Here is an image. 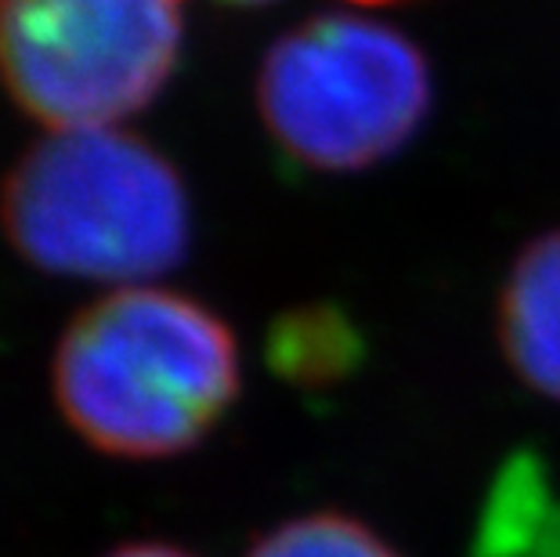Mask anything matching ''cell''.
Segmentation results:
<instances>
[{
  "label": "cell",
  "instance_id": "1",
  "mask_svg": "<svg viewBox=\"0 0 560 557\" xmlns=\"http://www.w3.org/2000/svg\"><path fill=\"white\" fill-rule=\"evenodd\" d=\"M240 395V348L210 307L124 287L69 323L55 351V402L83 442L124 460L199 445Z\"/></svg>",
  "mask_w": 560,
  "mask_h": 557
},
{
  "label": "cell",
  "instance_id": "2",
  "mask_svg": "<svg viewBox=\"0 0 560 557\" xmlns=\"http://www.w3.org/2000/svg\"><path fill=\"white\" fill-rule=\"evenodd\" d=\"M15 251L55 276L141 287L188 246L174 167L120 127L47 130L0 196Z\"/></svg>",
  "mask_w": 560,
  "mask_h": 557
},
{
  "label": "cell",
  "instance_id": "3",
  "mask_svg": "<svg viewBox=\"0 0 560 557\" xmlns=\"http://www.w3.org/2000/svg\"><path fill=\"white\" fill-rule=\"evenodd\" d=\"M257 105L293 160L315 171H359L416 135L431 105V69L420 47L390 26L326 15L271 47Z\"/></svg>",
  "mask_w": 560,
  "mask_h": 557
},
{
  "label": "cell",
  "instance_id": "4",
  "mask_svg": "<svg viewBox=\"0 0 560 557\" xmlns=\"http://www.w3.org/2000/svg\"><path fill=\"white\" fill-rule=\"evenodd\" d=\"M182 51V0H0V80L47 130L116 127Z\"/></svg>",
  "mask_w": 560,
  "mask_h": 557
},
{
  "label": "cell",
  "instance_id": "5",
  "mask_svg": "<svg viewBox=\"0 0 560 557\" xmlns=\"http://www.w3.org/2000/svg\"><path fill=\"white\" fill-rule=\"evenodd\" d=\"M499 337L521 381L560 402V232L517 257L499 304Z\"/></svg>",
  "mask_w": 560,
  "mask_h": 557
},
{
  "label": "cell",
  "instance_id": "6",
  "mask_svg": "<svg viewBox=\"0 0 560 557\" xmlns=\"http://www.w3.org/2000/svg\"><path fill=\"white\" fill-rule=\"evenodd\" d=\"M467 557H560V489L535 453H514L485 489Z\"/></svg>",
  "mask_w": 560,
  "mask_h": 557
},
{
  "label": "cell",
  "instance_id": "7",
  "mask_svg": "<svg viewBox=\"0 0 560 557\" xmlns=\"http://www.w3.org/2000/svg\"><path fill=\"white\" fill-rule=\"evenodd\" d=\"M246 557H401L365 521L337 511H315L282 521L254 543Z\"/></svg>",
  "mask_w": 560,
  "mask_h": 557
},
{
  "label": "cell",
  "instance_id": "8",
  "mask_svg": "<svg viewBox=\"0 0 560 557\" xmlns=\"http://www.w3.org/2000/svg\"><path fill=\"white\" fill-rule=\"evenodd\" d=\"M276 359L282 373L301 376V381H322V376L343 373V365L354 359V351L348 348V329L312 326V318H307V323L279 334Z\"/></svg>",
  "mask_w": 560,
  "mask_h": 557
},
{
  "label": "cell",
  "instance_id": "9",
  "mask_svg": "<svg viewBox=\"0 0 560 557\" xmlns=\"http://www.w3.org/2000/svg\"><path fill=\"white\" fill-rule=\"evenodd\" d=\"M109 557H192L182 547H171V543H124L116 547Z\"/></svg>",
  "mask_w": 560,
  "mask_h": 557
},
{
  "label": "cell",
  "instance_id": "10",
  "mask_svg": "<svg viewBox=\"0 0 560 557\" xmlns=\"http://www.w3.org/2000/svg\"><path fill=\"white\" fill-rule=\"evenodd\" d=\"M351 4H395V0H351Z\"/></svg>",
  "mask_w": 560,
  "mask_h": 557
},
{
  "label": "cell",
  "instance_id": "11",
  "mask_svg": "<svg viewBox=\"0 0 560 557\" xmlns=\"http://www.w3.org/2000/svg\"><path fill=\"white\" fill-rule=\"evenodd\" d=\"M232 4H268V0H232Z\"/></svg>",
  "mask_w": 560,
  "mask_h": 557
}]
</instances>
